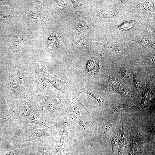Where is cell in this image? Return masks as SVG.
<instances>
[{
  "label": "cell",
  "mask_w": 155,
  "mask_h": 155,
  "mask_svg": "<svg viewBox=\"0 0 155 155\" xmlns=\"http://www.w3.org/2000/svg\"><path fill=\"white\" fill-rule=\"evenodd\" d=\"M121 122L119 117L117 116L99 121H91L95 130L94 140L98 142H108L114 133L119 131Z\"/></svg>",
  "instance_id": "6da1fadb"
},
{
  "label": "cell",
  "mask_w": 155,
  "mask_h": 155,
  "mask_svg": "<svg viewBox=\"0 0 155 155\" xmlns=\"http://www.w3.org/2000/svg\"><path fill=\"white\" fill-rule=\"evenodd\" d=\"M63 104L67 117L70 121L78 124L83 131H87L88 129L81 117L80 111L83 109L86 111L90 115V114L82 102L76 96L71 95L69 96L66 101H65Z\"/></svg>",
  "instance_id": "7a4b0ae2"
},
{
  "label": "cell",
  "mask_w": 155,
  "mask_h": 155,
  "mask_svg": "<svg viewBox=\"0 0 155 155\" xmlns=\"http://www.w3.org/2000/svg\"><path fill=\"white\" fill-rule=\"evenodd\" d=\"M154 115L151 116L142 118H136L133 119L139 129H141V132H139L144 145L148 148H155V119Z\"/></svg>",
  "instance_id": "3957f363"
},
{
  "label": "cell",
  "mask_w": 155,
  "mask_h": 155,
  "mask_svg": "<svg viewBox=\"0 0 155 155\" xmlns=\"http://www.w3.org/2000/svg\"><path fill=\"white\" fill-rule=\"evenodd\" d=\"M142 138L134 119L128 121L127 151L128 155H141L144 151Z\"/></svg>",
  "instance_id": "277c9868"
},
{
  "label": "cell",
  "mask_w": 155,
  "mask_h": 155,
  "mask_svg": "<svg viewBox=\"0 0 155 155\" xmlns=\"http://www.w3.org/2000/svg\"><path fill=\"white\" fill-rule=\"evenodd\" d=\"M18 119L20 124L32 123L44 126H47L38 111L26 100L22 102Z\"/></svg>",
  "instance_id": "5b68a950"
},
{
  "label": "cell",
  "mask_w": 155,
  "mask_h": 155,
  "mask_svg": "<svg viewBox=\"0 0 155 155\" xmlns=\"http://www.w3.org/2000/svg\"><path fill=\"white\" fill-rule=\"evenodd\" d=\"M62 121L51 126L42 129H35L26 135V140L33 142L45 141L52 139L61 130Z\"/></svg>",
  "instance_id": "8992f818"
},
{
  "label": "cell",
  "mask_w": 155,
  "mask_h": 155,
  "mask_svg": "<svg viewBox=\"0 0 155 155\" xmlns=\"http://www.w3.org/2000/svg\"><path fill=\"white\" fill-rule=\"evenodd\" d=\"M62 121L63 128L61 136L57 141L53 149L49 151V155H56L59 152L69 149L68 134L70 121L67 117Z\"/></svg>",
  "instance_id": "52a82bcc"
},
{
  "label": "cell",
  "mask_w": 155,
  "mask_h": 155,
  "mask_svg": "<svg viewBox=\"0 0 155 155\" xmlns=\"http://www.w3.org/2000/svg\"><path fill=\"white\" fill-rule=\"evenodd\" d=\"M150 88H146L142 95L140 106L142 111L140 115L137 117L142 118L152 116L154 111V102L152 98Z\"/></svg>",
  "instance_id": "ba28073f"
},
{
  "label": "cell",
  "mask_w": 155,
  "mask_h": 155,
  "mask_svg": "<svg viewBox=\"0 0 155 155\" xmlns=\"http://www.w3.org/2000/svg\"><path fill=\"white\" fill-rule=\"evenodd\" d=\"M103 86L105 88H109L123 95L129 102H132L130 96L127 94V88L119 79L114 77L110 76L106 84Z\"/></svg>",
  "instance_id": "9c48e42d"
},
{
  "label": "cell",
  "mask_w": 155,
  "mask_h": 155,
  "mask_svg": "<svg viewBox=\"0 0 155 155\" xmlns=\"http://www.w3.org/2000/svg\"><path fill=\"white\" fill-rule=\"evenodd\" d=\"M38 96L42 103L43 109H44L52 113L54 112L57 105L61 103L59 96L54 92L49 96L40 94Z\"/></svg>",
  "instance_id": "30bf717a"
},
{
  "label": "cell",
  "mask_w": 155,
  "mask_h": 155,
  "mask_svg": "<svg viewBox=\"0 0 155 155\" xmlns=\"http://www.w3.org/2000/svg\"><path fill=\"white\" fill-rule=\"evenodd\" d=\"M47 71L44 63H39L36 66V81L38 87L44 90L46 87L45 73Z\"/></svg>",
  "instance_id": "8fae6325"
},
{
  "label": "cell",
  "mask_w": 155,
  "mask_h": 155,
  "mask_svg": "<svg viewBox=\"0 0 155 155\" xmlns=\"http://www.w3.org/2000/svg\"><path fill=\"white\" fill-rule=\"evenodd\" d=\"M22 74L19 71L13 73L9 79V83L12 91H18L22 86L23 81Z\"/></svg>",
  "instance_id": "7c38bea8"
},
{
  "label": "cell",
  "mask_w": 155,
  "mask_h": 155,
  "mask_svg": "<svg viewBox=\"0 0 155 155\" xmlns=\"http://www.w3.org/2000/svg\"><path fill=\"white\" fill-rule=\"evenodd\" d=\"M44 75L45 78L57 90L63 92L67 87V82L59 80L56 75L53 76L50 75L47 71L45 73Z\"/></svg>",
  "instance_id": "4fadbf2b"
},
{
  "label": "cell",
  "mask_w": 155,
  "mask_h": 155,
  "mask_svg": "<svg viewBox=\"0 0 155 155\" xmlns=\"http://www.w3.org/2000/svg\"><path fill=\"white\" fill-rule=\"evenodd\" d=\"M110 108L111 111L115 113H124L133 110L135 107L133 103L127 102L122 104H111Z\"/></svg>",
  "instance_id": "5bb4252c"
},
{
  "label": "cell",
  "mask_w": 155,
  "mask_h": 155,
  "mask_svg": "<svg viewBox=\"0 0 155 155\" xmlns=\"http://www.w3.org/2000/svg\"><path fill=\"white\" fill-rule=\"evenodd\" d=\"M100 67L99 61L96 59L89 60L86 65V69L88 73L91 75L98 73Z\"/></svg>",
  "instance_id": "9a60e30c"
},
{
  "label": "cell",
  "mask_w": 155,
  "mask_h": 155,
  "mask_svg": "<svg viewBox=\"0 0 155 155\" xmlns=\"http://www.w3.org/2000/svg\"><path fill=\"white\" fill-rule=\"evenodd\" d=\"M80 92L86 93L92 96L98 102L100 106H102L104 103V101L103 98L91 90L86 88H82L80 90Z\"/></svg>",
  "instance_id": "2e32d148"
},
{
  "label": "cell",
  "mask_w": 155,
  "mask_h": 155,
  "mask_svg": "<svg viewBox=\"0 0 155 155\" xmlns=\"http://www.w3.org/2000/svg\"><path fill=\"white\" fill-rule=\"evenodd\" d=\"M117 132L114 133L110 137V141L112 150L113 155H117L119 137Z\"/></svg>",
  "instance_id": "e0dca14e"
},
{
  "label": "cell",
  "mask_w": 155,
  "mask_h": 155,
  "mask_svg": "<svg viewBox=\"0 0 155 155\" xmlns=\"http://www.w3.org/2000/svg\"><path fill=\"white\" fill-rule=\"evenodd\" d=\"M98 44L103 50L106 51H118L120 49L119 44L115 43H98Z\"/></svg>",
  "instance_id": "ac0fdd59"
},
{
  "label": "cell",
  "mask_w": 155,
  "mask_h": 155,
  "mask_svg": "<svg viewBox=\"0 0 155 155\" xmlns=\"http://www.w3.org/2000/svg\"><path fill=\"white\" fill-rule=\"evenodd\" d=\"M94 27V26L87 22L77 23L75 26V30L78 33H82L89 29Z\"/></svg>",
  "instance_id": "d6986e66"
},
{
  "label": "cell",
  "mask_w": 155,
  "mask_h": 155,
  "mask_svg": "<svg viewBox=\"0 0 155 155\" xmlns=\"http://www.w3.org/2000/svg\"><path fill=\"white\" fill-rule=\"evenodd\" d=\"M27 16L29 18L35 21H42L46 19L44 14L36 11H28L27 13Z\"/></svg>",
  "instance_id": "ffe728a7"
},
{
  "label": "cell",
  "mask_w": 155,
  "mask_h": 155,
  "mask_svg": "<svg viewBox=\"0 0 155 155\" xmlns=\"http://www.w3.org/2000/svg\"><path fill=\"white\" fill-rule=\"evenodd\" d=\"M137 40L138 43L145 47L152 48L154 47V44L153 42L147 38L141 37L139 38Z\"/></svg>",
  "instance_id": "44dd1931"
},
{
  "label": "cell",
  "mask_w": 155,
  "mask_h": 155,
  "mask_svg": "<svg viewBox=\"0 0 155 155\" xmlns=\"http://www.w3.org/2000/svg\"><path fill=\"white\" fill-rule=\"evenodd\" d=\"M27 152V150L23 148H19L16 149H13L7 152L5 155H26Z\"/></svg>",
  "instance_id": "7402d4cb"
},
{
  "label": "cell",
  "mask_w": 155,
  "mask_h": 155,
  "mask_svg": "<svg viewBox=\"0 0 155 155\" xmlns=\"http://www.w3.org/2000/svg\"><path fill=\"white\" fill-rule=\"evenodd\" d=\"M10 118V114L8 111L0 113V130Z\"/></svg>",
  "instance_id": "603a6c76"
},
{
  "label": "cell",
  "mask_w": 155,
  "mask_h": 155,
  "mask_svg": "<svg viewBox=\"0 0 155 155\" xmlns=\"http://www.w3.org/2000/svg\"><path fill=\"white\" fill-rule=\"evenodd\" d=\"M136 23L135 20H131L124 22L118 27L120 30H126L130 29L134 26Z\"/></svg>",
  "instance_id": "cb8c5ba5"
},
{
  "label": "cell",
  "mask_w": 155,
  "mask_h": 155,
  "mask_svg": "<svg viewBox=\"0 0 155 155\" xmlns=\"http://www.w3.org/2000/svg\"><path fill=\"white\" fill-rule=\"evenodd\" d=\"M98 14L101 17L105 18H112L115 16L113 12L108 10H101L99 11Z\"/></svg>",
  "instance_id": "d4e9b609"
},
{
  "label": "cell",
  "mask_w": 155,
  "mask_h": 155,
  "mask_svg": "<svg viewBox=\"0 0 155 155\" xmlns=\"http://www.w3.org/2000/svg\"><path fill=\"white\" fill-rule=\"evenodd\" d=\"M121 77L125 80L127 81L130 78V74L128 71L124 68H122L120 70Z\"/></svg>",
  "instance_id": "484cf974"
},
{
  "label": "cell",
  "mask_w": 155,
  "mask_h": 155,
  "mask_svg": "<svg viewBox=\"0 0 155 155\" xmlns=\"http://www.w3.org/2000/svg\"><path fill=\"white\" fill-rule=\"evenodd\" d=\"M72 2L76 17H78L79 16V4L78 1L71 0Z\"/></svg>",
  "instance_id": "4316f807"
},
{
  "label": "cell",
  "mask_w": 155,
  "mask_h": 155,
  "mask_svg": "<svg viewBox=\"0 0 155 155\" xmlns=\"http://www.w3.org/2000/svg\"><path fill=\"white\" fill-rule=\"evenodd\" d=\"M12 20L11 16L8 14H0V21L5 22H10Z\"/></svg>",
  "instance_id": "83f0119b"
},
{
  "label": "cell",
  "mask_w": 155,
  "mask_h": 155,
  "mask_svg": "<svg viewBox=\"0 0 155 155\" xmlns=\"http://www.w3.org/2000/svg\"><path fill=\"white\" fill-rule=\"evenodd\" d=\"M133 82L135 87L137 89L140 86V81L139 77L135 74L133 76Z\"/></svg>",
  "instance_id": "f1b7e54d"
},
{
  "label": "cell",
  "mask_w": 155,
  "mask_h": 155,
  "mask_svg": "<svg viewBox=\"0 0 155 155\" xmlns=\"http://www.w3.org/2000/svg\"><path fill=\"white\" fill-rule=\"evenodd\" d=\"M88 41L86 39L84 38L79 40L76 43V45L78 47L84 46L87 44Z\"/></svg>",
  "instance_id": "f546056e"
},
{
  "label": "cell",
  "mask_w": 155,
  "mask_h": 155,
  "mask_svg": "<svg viewBox=\"0 0 155 155\" xmlns=\"http://www.w3.org/2000/svg\"><path fill=\"white\" fill-rule=\"evenodd\" d=\"M62 1H56V2L59 6L60 10L62 12H64L65 11V9Z\"/></svg>",
  "instance_id": "4dcf8cb0"
},
{
  "label": "cell",
  "mask_w": 155,
  "mask_h": 155,
  "mask_svg": "<svg viewBox=\"0 0 155 155\" xmlns=\"http://www.w3.org/2000/svg\"><path fill=\"white\" fill-rule=\"evenodd\" d=\"M147 61L150 63H154V56L148 57L146 58Z\"/></svg>",
  "instance_id": "1f68e13d"
},
{
  "label": "cell",
  "mask_w": 155,
  "mask_h": 155,
  "mask_svg": "<svg viewBox=\"0 0 155 155\" xmlns=\"http://www.w3.org/2000/svg\"><path fill=\"white\" fill-rule=\"evenodd\" d=\"M60 155H69V149L63 150L62 152L61 151Z\"/></svg>",
  "instance_id": "d6a6232c"
},
{
  "label": "cell",
  "mask_w": 155,
  "mask_h": 155,
  "mask_svg": "<svg viewBox=\"0 0 155 155\" xmlns=\"http://www.w3.org/2000/svg\"><path fill=\"white\" fill-rule=\"evenodd\" d=\"M42 155H49V151L45 148L43 149V153Z\"/></svg>",
  "instance_id": "836d02e7"
}]
</instances>
